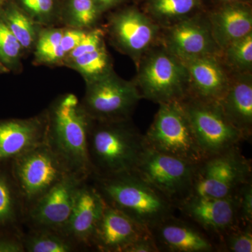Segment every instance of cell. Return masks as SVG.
Segmentation results:
<instances>
[{"label": "cell", "instance_id": "24", "mask_svg": "<svg viewBox=\"0 0 252 252\" xmlns=\"http://www.w3.org/2000/svg\"><path fill=\"white\" fill-rule=\"evenodd\" d=\"M0 16L22 46L26 57L32 54L43 26L20 9L13 0L1 6Z\"/></svg>", "mask_w": 252, "mask_h": 252}, {"label": "cell", "instance_id": "15", "mask_svg": "<svg viewBox=\"0 0 252 252\" xmlns=\"http://www.w3.org/2000/svg\"><path fill=\"white\" fill-rule=\"evenodd\" d=\"M150 235L148 228L106 204L91 239V248L101 252H126L136 241Z\"/></svg>", "mask_w": 252, "mask_h": 252}, {"label": "cell", "instance_id": "26", "mask_svg": "<svg viewBox=\"0 0 252 252\" xmlns=\"http://www.w3.org/2000/svg\"><path fill=\"white\" fill-rule=\"evenodd\" d=\"M26 252H74L81 251V247L63 232L48 228H33L22 235Z\"/></svg>", "mask_w": 252, "mask_h": 252}, {"label": "cell", "instance_id": "17", "mask_svg": "<svg viewBox=\"0 0 252 252\" xmlns=\"http://www.w3.org/2000/svg\"><path fill=\"white\" fill-rule=\"evenodd\" d=\"M105 206L102 195L91 179H88L78 191L72 213L63 233L83 250L91 248V239Z\"/></svg>", "mask_w": 252, "mask_h": 252}, {"label": "cell", "instance_id": "22", "mask_svg": "<svg viewBox=\"0 0 252 252\" xmlns=\"http://www.w3.org/2000/svg\"><path fill=\"white\" fill-rule=\"evenodd\" d=\"M11 161L0 163V230L22 234L26 207L11 170Z\"/></svg>", "mask_w": 252, "mask_h": 252}, {"label": "cell", "instance_id": "7", "mask_svg": "<svg viewBox=\"0 0 252 252\" xmlns=\"http://www.w3.org/2000/svg\"><path fill=\"white\" fill-rule=\"evenodd\" d=\"M107 15L102 27L106 39L137 67L144 55L160 43L161 28L135 5H124Z\"/></svg>", "mask_w": 252, "mask_h": 252}, {"label": "cell", "instance_id": "19", "mask_svg": "<svg viewBox=\"0 0 252 252\" xmlns=\"http://www.w3.org/2000/svg\"><path fill=\"white\" fill-rule=\"evenodd\" d=\"M159 252H212L218 250L201 230L175 215L150 229Z\"/></svg>", "mask_w": 252, "mask_h": 252}, {"label": "cell", "instance_id": "18", "mask_svg": "<svg viewBox=\"0 0 252 252\" xmlns=\"http://www.w3.org/2000/svg\"><path fill=\"white\" fill-rule=\"evenodd\" d=\"M46 123V109L26 119L0 120V163L45 142Z\"/></svg>", "mask_w": 252, "mask_h": 252}, {"label": "cell", "instance_id": "20", "mask_svg": "<svg viewBox=\"0 0 252 252\" xmlns=\"http://www.w3.org/2000/svg\"><path fill=\"white\" fill-rule=\"evenodd\" d=\"M212 36L220 51L252 32L250 1L215 5L206 11Z\"/></svg>", "mask_w": 252, "mask_h": 252}, {"label": "cell", "instance_id": "30", "mask_svg": "<svg viewBox=\"0 0 252 252\" xmlns=\"http://www.w3.org/2000/svg\"><path fill=\"white\" fill-rule=\"evenodd\" d=\"M220 58L232 73L252 72V32L223 48Z\"/></svg>", "mask_w": 252, "mask_h": 252}, {"label": "cell", "instance_id": "14", "mask_svg": "<svg viewBox=\"0 0 252 252\" xmlns=\"http://www.w3.org/2000/svg\"><path fill=\"white\" fill-rule=\"evenodd\" d=\"M238 191L225 198L189 196L177 208L203 230L220 238L241 225Z\"/></svg>", "mask_w": 252, "mask_h": 252}, {"label": "cell", "instance_id": "38", "mask_svg": "<svg viewBox=\"0 0 252 252\" xmlns=\"http://www.w3.org/2000/svg\"><path fill=\"white\" fill-rule=\"evenodd\" d=\"M214 5L225 4V3L238 2V1H248L250 0H211Z\"/></svg>", "mask_w": 252, "mask_h": 252}, {"label": "cell", "instance_id": "1", "mask_svg": "<svg viewBox=\"0 0 252 252\" xmlns=\"http://www.w3.org/2000/svg\"><path fill=\"white\" fill-rule=\"evenodd\" d=\"M45 142L72 173L92 175L88 135L91 119L76 94H61L46 109Z\"/></svg>", "mask_w": 252, "mask_h": 252}, {"label": "cell", "instance_id": "29", "mask_svg": "<svg viewBox=\"0 0 252 252\" xmlns=\"http://www.w3.org/2000/svg\"><path fill=\"white\" fill-rule=\"evenodd\" d=\"M22 11L43 27L62 26L63 0H13Z\"/></svg>", "mask_w": 252, "mask_h": 252}, {"label": "cell", "instance_id": "10", "mask_svg": "<svg viewBox=\"0 0 252 252\" xmlns=\"http://www.w3.org/2000/svg\"><path fill=\"white\" fill-rule=\"evenodd\" d=\"M142 99L133 81L123 79L113 71L97 80L86 83L80 103L93 120L117 122L132 119Z\"/></svg>", "mask_w": 252, "mask_h": 252}, {"label": "cell", "instance_id": "37", "mask_svg": "<svg viewBox=\"0 0 252 252\" xmlns=\"http://www.w3.org/2000/svg\"><path fill=\"white\" fill-rule=\"evenodd\" d=\"M130 0H94L97 9L102 15L127 4Z\"/></svg>", "mask_w": 252, "mask_h": 252}, {"label": "cell", "instance_id": "8", "mask_svg": "<svg viewBox=\"0 0 252 252\" xmlns=\"http://www.w3.org/2000/svg\"><path fill=\"white\" fill-rule=\"evenodd\" d=\"M10 164L26 213L48 190L72 173L46 142L15 158Z\"/></svg>", "mask_w": 252, "mask_h": 252}, {"label": "cell", "instance_id": "34", "mask_svg": "<svg viewBox=\"0 0 252 252\" xmlns=\"http://www.w3.org/2000/svg\"><path fill=\"white\" fill-rule=\"evenodd\" d=\"M88 31H89L64 27L61 39V48L64 60L67 57L68 55L72 52V50L81 42Z\"/></svg>", "mask_w": 252, "mask_h": 252}, {"label": "cell", "instance_id": "16", "mask_svg": "<svg viewBox=\"0 0 252 252\" xmlns=\"http://www.w3.org/2000/svg\"><path fill=\"white\" fill-rule=\"evenodd\" d=\"M182 61L188 72V95L218 102L228 89L232 75L220 56H201Z\"/></svg>", "mask_w": 252, "mask_h": 252}, {"label": "cell", "instance_id": "40", "mask_svg": "<svg viewBox=\"0 0 252 252\" xmlns=\"http://www.w3.org/2000/svg\"><path fill=\"white\" fill-rule=\"evenodd\" d=\"M8 1H9V0H0V9H1V6H2L5 3L7 2Z\"/></svg>", "mask_w": 252, "mask_h": 252}, {"label": "cell", "instance_id": "9", "mask_svg": "<svg viewBox=\"0 0 252 252\" xmlns=\"http://www.w3.org/2000/svg\"><path fill=\"white\" fill-rule=\"evenodd\" d=\"M252 181V165L239 147L206 158L195 167L190 196L221 198Z\"/></svg>", "mask_w": 252, "mask_h": 252}, {"label": "cell", "instance_id": "12", "mask_svg": "<svg viewBox=\"0 0 252 252\" xmlns=\"http://www.w3.org/2000/svg\"><path fill=\"white\" fill-rule=\"evenodd\" d=\"M87 177L71 173L54 185L28 210L31 228L63 232L72 213L79 189Z\"/></svg>", "mask_w": 252, "mask_h": 252}, {"label": "cell", "instance_id": "21", "mask_svg": "<svg viewBox=\"0 0 252 252\" xmlns=\"http://www.w3.org/2000/svg\"><path fill=\"white\" fill-rule=\"evenodd\" d=\"M218 102L228 120L249 140L252 132V72L232 73L229 86Z\"/></svg>", "mask_w": 252, "mask_h": 252}, {"label": "cell", "instance_id": "27", "mask_svg": "<svg viewBox=\"0 0 252 252\" xmlns=\"http://www.w3.org/2000/svg\"><path fill=\"white\" fill-rule=\"evenodd\" d=\"M64 26L43 27L33 51L32 64L49 67H63L61 48Z\"/></svg>", "mask_w": 252, "mask_h": 252}, {"label": "cell", "instance_id": "36", "mask_svg": "<svg viewBox=\"0 0 252 252\" xmlns=\"http://www.w3.org/2000/svg\"><path fill=\"white\" fill-rule=\"evenodd\" d=\"M152 235L137 240L126 250V252H158Z\"/></svg>", "mask_w": 252, "mask_h": 252}, {"label": "cell", "instance_id": "2", "mask_svg": "<svg viewBox=\"0 0 252 252\" xmlns=\"http://www.w3.org/2000/svg\"><path fill=\"white\" fill-rule=\"evenodd\" d=\"M145 148L144 135L132 119L117 122L91 119L88 135L91 177L134 171Z\"/></svg>", "mask_w": 252, "mask_h": 252}, {"label": "cell", "instance_id": "35", "mask_svg": "<svg viewBox=\"0 0 252 252\" xmlns=\"http://www.w3.org/2000/svg\"><path fill=\"white\" fill-rule=\"evenodd\" d=\"M22 235L0 230V252H24Z\"/></svg>", "mask_w": 252, "mask_h": 252}, {"label": "cell", "instance_id": "11", "mask_svg": "<svg viewBox=\"0 0 252 252\" xmlns=\"http://www.w3.org/2000/svg\"><path fill=\"white\" fill-rule=\"evenodd\" d=\"M196 165L146 147L133 172L177 208L191 194Z\"/></svg>", "mask_w": 252, "mask_h": 252}, {"label": "cell", "instance_id": "28", "mask_svg": "<svg viewBox=\"0 0 252 252\" xmlns=\"http://www.w3.org/2000/svg\"><path fill=\"white\" fill-rule=\"evenodd\" d=\"M103 15L94 0H63L61 26L90 31L99 27Z\"/></svg>", "mask_w": 252, "mask_h": 252}, {"label": "cell", "instance_id": "4", "mask_svg": "<svg viewBox=\"0 0 252 252\" xmlns=\"http://www.w3.org/2000/svg\"><path fill=\"white\" fill-rule=\"evenodd\" d=\"M132 79L142 99L162 104L189 94V75L182 60L159 43L144 55Z\"/></svg>", "mask_w": 252, "mask_h": 252}, {"label": "cell", "instance_id": "23", "mask_svg": "<svg viewBox=\"0 0 252 252\" xmlns=\"http://www.w3.org/2000/svg\"><path fill=\"white\" fill-rule=\"evenodd\" d=\"M140 9L161 28L207 11L205 0H145Z\"/></svg>", "mask_w": 252, "mask_h": 252}, {"label": "cell", "instance_id": "25", "mask_svg": "<svg viewBox=\"0 0 252 252\" xmlns=\"http://www.w3.org/2000/svg\"><path fill=\"white\" fill-rule=\"evenodd\" d=\"M63 67L79 73L85 84L97 80L114 71V63L106 41L77 57L65 60Z\"/></svg>", "mask_w": 252, "mask_h": 252}, {"label": "cell", "instance_id": "3", "mask_svg": "<svg viewBox=\"0 0 252 252\" xmlns=\"http://www.w3.org/2000/svg\"><path fill=\"white\" fill-rule=\"evenodd\" d=\"M90 179L107 205L149 230L174 215L175 205L135 172Z\"/></svg>", "mask_w": 252, "mask_h": 252}, {"label": "cell", "instance_id": "5", "mask_svg": "<svg viewBox=\"0 0 252 252\" xmlns=\"http://www.w3.org/2000/svg\"><path fill=\"white\" fill-rule=\"evenodd\" d=\"M144 140L149 149L195 165L205 159L180 101L159 104Z\"/></svg>", "mask_w": 252, "mask_h": 252}, {"label": "cell", "instance_id": "32", "mask_svg": "<svg viewBox=\"0 0 252 252\" xmlns=\"http://www.w3.org/2000/svg\"><path fill=\"white\" fill-rule=\"evenodd\" d=\"M225 252H252V224L240 225L220 237Z\"/></svg>", "mask_w": 252, "mask_h": 252}, {"label": "cell", "instance_id": "6", "mask_svg": "<svg viewBox=\"0 0 252 252\" xmlns=\"http://www.w3.org/2000/svg\"><path fill=\"white\" fill-rule=\"evenodd\" d=\"M180 102L205 158L239 147L248 140L228 120L219 102L189 95Z\"/></svg>", "mask_w": 252, "mask_h": 252}, {"label": "cell", "instance_id": "13", "mask_svg": "<svg viewBox=\"0 0 252 252\" xmlns=\"http://www.w3.org/2000/svg\"><path fill=\"white\" fill-rule=\"evenodd\" d=\"M160 44L181 60L220 56L221 51L212 36L206 11L161 28Z\"/></svg>", "mask_w": 252, "mask_h": 252}, {"label": "cell", "instance_id": "39", "mask_svg": "<svg viewBox=\"0 0 252 252\" xmlns=\"http://www.w3.org/2000/svg\"><path fill=\"white\" fill-rule=\"evenodd\" d=\"M8 73H9V70L0 63V75H1V74H8Z\"/></svg>", "mask_w": 252, "mask_h": 252}, {"label": "cell", "instance_id": "33", "mask_svg": "<svg viewBox=\"0 0 252 252\" xmlns=\"http://www.w3.org/2000/svg\"><path fill=\"white\" fill-rule=\"evenodd\" d=\"M239 217L241 225L252 224V181L242 186L238 190Z\"/></svg>", "mask_w": 252, "mask_h": 252}, {"label": "cell", "instance_id": "31", "mask_svg": "<svg viewBox=\"0 0 252 252\" xmlns=\"http://www.w3.org/2000/svg\"><path fill=\"white\" fill-rule=\"evenodd\" d=\"M25 58L22 46L0 16V63L9 73L19 74L23 70Z\"/></svg>", "mask_w": 252, "mask_h": 252}]
</instances>
